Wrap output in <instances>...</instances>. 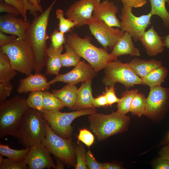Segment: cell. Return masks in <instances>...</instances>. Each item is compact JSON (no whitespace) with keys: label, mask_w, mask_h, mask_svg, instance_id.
<instances>
[{"label":"cell","mask_w":169,"mask_h":169,"mask_svg":"<svg viewBox=\"0 0 169 169\" xmlns=\"http://www.w3.org/2000/svg\"><path fill=\"white\" fill-rule=\"evenodd\" d=\"M57 0H54L40 15L34 17L26 31L25 39L29 45L33 55L34 74L40 73L48 60L47 42L49 37L47 28L50 13Z\"/></svg>","instance_id":"6da1fadb"},{"label":"cell","mask_w":169,"mask_h":169,"mask_svg":"<svg viewBox=\"0 0 169 169\" xmlns=\"http://www.w3.org/2000/svg\"><path fill=\"white\" fill-rule=\"evenodd\" d=\"M43 113L28 108L23 114L18 127L16 137L25 148H31L41 142L46 133Z\"/></svg>","instance_id":"7a4b0ae2"},{"label":"cell","mask_w":169,"mask_h":169,"mask_svg":"<svg viewBox=\"0 0 169 169\" xmlns=\"http://www.w3.org/2000/svg\"><path fill=\"white\" fill-rule=\"evenodd\" d=\"M91 38L86 36L80 37L74 33L66 38V44L72 48L80 56L86 60L97 73L104 69L107 64L117 58L112 56L104 49L98 48L91 42Z\"/></svg>","instance_id":"3957f363"},{"label":"cell","mask_w":169,"mask_h":169,"mask_svg":"<svg viewBox=\"0 0 169 169\" xmlns=\"http://www.w3.org/2000/svg\"><path fill=\"white\" fill-rule=\"evenodd\" d=\"M88 120L90 129L100 141L125 131L130 118L117 111L110 114L96 112L89 115Z\"/></svg>","instance_id":"277c9868"},{"label":"cell","mask_w":169,"mask_h":169,"mask_svg":"<svg viewBox=\"0 0 169 169\" xmlns=\"http://www.w3.org/2000/svg\"><path fill=\"white\" fill-rule=\"evenodd\" d=\"M26 99L16 96L0 104V137L16 136L21 119L28 108Z\"/></svg>","instance_id":"5b68a950"},{"label":"cell","mask_w":169,"mask_h":169,"mask_svg":"<svg viewBox=\"0 0 169 169\" xmlns=\"http://www.w3.org/2000/svg\"><path fill=\"white\" fill-rule=\"evenodd\" d=\"M0 50L8 56L13 69L26 76L33 71V54L25 39L18 38L14 41L1 47Z\"/></svg>","instance_id":"8992f818"},{"label":"cell","mask_w":169,"mask_h":169,"mask_svg":"<svg viewBox=\"0 0 169 169\" xmlns=\"http://www.w3.org/2000/svg\"><path fill=\"white\" fill-rule=\"evenodd\" d=\"M96 112L95 108H92L69 112L45 110L42 113L45 120L56 133L63 138L69 139H72L74 130L71 125L73 121L79 117Z\"/></svg>","instance_id":"52a82bcc"},{"label":"cell","mask_w":169,"mask_h":169,"mask_svg":"<svg viewBox=\"0 0 169 169\" xmlns=\"http://www.w3.org/2000/svg\"><path fill=\"white\" fill-rule=\"evenodd\" d=\"M46 136L42 143L50 153L62 161L69 167L76 162L75 148L72 139L63 138L56 133L46 121Z\"/></svg>","instance_id":"ba28073f"},{"label":"cell","mask_w":169,"mask_h":169,"mask_svg":"<svg viewBox=\"0 0 169 169\" xmlns=\"http://www.w3.org/2000/svg\"><path fill=\"white\" fill-rule=\"evenodd\" d=\"M104 69L102 81L106 86L115 85L119 82L128 89L134 85L143 84L141 78L134 72L128 63H123L117 59L109 63Z\"/></svg>","instance_id":"9c48e42d"},{"label":"cell","mask_w":169,"mask_h":169,"mask_svg":"<svg viewBox=\"0 0 169 169\" xmlns=\"http://www.w3.org/2000/svg\"><path fill=\"white\" fill-rule=\"evenodd\" d=\"M132 9L130 7H123L120 15V28L124 32L128 33L136 42L139 40L146 28L151 24L152 15L150 12L147 14L137 16L133 13Z\"/></svg>","instance_id":"30bf717a"},{"label":"cell","mask_w":169,"mask_h":169,"mask_svg":"<svg viewBox=\"0 0 169 169\" xmlns=\"http://www.w3.org/2000/svg\"><path fill=\"white\" fill-rule=\"evenodd\" d=\"M91 34L108 51V48L112 49L117 41L124 33L120 28L111 27L103 21L95 18L88 25Z\"/></svg>","instance_id":"8fae6325"},{"label":"cell","mask_w":169,"mask_h":169,"mask_svg":"<svg viewBox=\"0 0 169 169\" xmlns=\"http://www.w3.org/2000/svg\"><path fill=\"white\" fill-rule=\"evenodd\" d=\"M100 0H79L71 4L66 12L67 16L79 28L88 25L93 17V11Z\"/></svg>","instance_id":"7c38bea8"},{"label":"cell","mask_w":169,"mask_h":169,"mask_svg":"<svg viewBox=\"0 0 169 169\" xmlns=\"http://www.w3.org/2000/svg\"><path fill=\"white\" fill-rule=\"evenodd\" d=\"M97 73L90 64L84 60L80 61L70 71L64 74H59L49 82L51 84L59 82L75 85L92 80Z\"/></svg>","instance_id":"4fadbf2b"},{"label":"cell","mask_w":169,"mask_h":169,"mask_svg":"<svg viewBox=\"0 0 169 169\" xmlns=\"http://www.w3.org/2000/svg\"><path fill=\"white\" fill-rule=\"evenodd\" d=\"M169 104V89L161 86L150 88L146 98L145 115H156L165 110Z\"/></svg>","instance_id":"5bb4252c"},{"label":"cell","mask_w":169,"mask_h":169,"mask_svg":"<svg viewBox=\"0 0 169 169\" xmlns=\"http://www.w3.org/2000/svg\"><path fill=\"white\" fill-rule=\"evenodd\" d=\"M50 154L41 142L30 148L24 161L30 169H56Z\"/></svg>","instance_id":"9a60e30c"},{"label":"cell","mask_w":169,"mask_h":169,"mask_svg":"<svg viewBox=\"0 0 169 169\" xmlns=\"http://www.w3.org/2000/svg\"><path fill=\"white\" fill-rule=\"evenodd\" d=\"M17 16L8 14L0 18V31L4 33L14 35L18 38L24 39L26 31L30 22Z\"/></svg>","instance_id":"2e32d148"},{"label":"cell","mask_w":169,"mask_h":169,"mask_svg":"<svg viewBox=\"0 0 169 169\" xmlns=\"http://www.w3.org/2000/svg\"><path fill=\"white\" fill-rule=\"evenodd\" d=\"M119 8L113 2L105 0L100 2L93 11V17L103 21L109 26L120 28V21L116 14Z\"/></svg>","instance_id":"e0dca14e"},{"label":"cell","mask_w":169,"mask_h":169,"mask_svg":"<svg viewBox=\"0 0 169 169\" xmlns=\"http://www.w3.org/2000/svg\"><path fill=\"white\" fill-rule=\"evenodd\" d=\"M51 84L45 76L40 73L31 74L20 80L17 89L19 94L49 90Z\"/></svg>","instance_id":"ac0fdd59"},{"label":"cell","mask_w":169,"mask_h":169,"mask_svg":"<svg viewBox=\"0 0 169 169\" xmlns=\"http://www.w3.org/2000/svg\"><path fill=\"white\" fill-rule=\"evenodd\" d=\"M139 41L150 56H155L162 52L165 47L161 37L155 30L153 25L145 31Z\"/></svg>","instance_id":"d6986e66"},{"label":"cell","mask_w":169,"mask_h":169,"mask_svg":"<svg viewBox=\"0 0 169 169\" xmlns=\"http://www.w3.org/2000/svg\"><path fill=\"white\" fill-rule=\"evenodd\" d=\"M132 39L128 33L124 32L123 35L118 39L114 46L110 54L116 58L125 55L139 56L140 51L134 46Z\"/></svg>","instance_id":"ffe728a7"},{"label":"cell","mask_w":169,"mask_h":169,"mask_svg":"<svg viewBox=\"0 0 169 169\" xmlns=\"http://www.w3.org/2000/svg\"><path fill=\"white\" fill-rule=\"evenodd\" d=\"M92 80L82 83L78 89L76 101L74 110H76L95 108L93 106L94 98L92 94Z\"/></svg>","instance_id":"44dd1931"},{"label":"cell","mask_w":169,"mask_h":169,"mask_svg":"<svg viewBox=\"0 0 169 169\" xmlns=\"http://www.w3.org/2000/svg\"><path fill=\"white\" fill-rule=\"evenodd\" d=\"M134 72L141 78L155 69L161 66V62L155 59L144 60L135 58L128 63Z\"/></svg>","instance_id":"7402d4cb"},{"label":"cell","mask_w":169,"mask_h":169,"mask_svg":"<svg viewBox=\"0 0 169 169\" xmlns=\"http://www.w3.org/2000/svg\"><path fill=\"white\" fill-rule=\"evenodd\" d=\"M63 46L58 49L54 48L50 44L48 49V60L46 65L45 74L47 75H57L62 67L61 55Z\"/></svg>","instance_id":"603a6c76"},{"label":"cell","mask_w":169,"mask_h":169,"mask_svg":"<svg viewBox=\"0 0 169 169\" xmlns=\"http://www.w3.org/2000/svg\"><path fill=\"white\" fill-rule=\"evenodd\" d=\"M77 90L75 85L68 84L61 89L53 90L52 93L64 103L66 106L74 110L76 100Z\"/></svg>","instance_id":"cb8c5ba5"},{"label":"cell","mask_w":169,"mask_h":169,"mask_svg":"<svg viewBox=\"0 0 169 169\" xmlns=\"http://www.w3.org/2000/svg\"><path fill=\"white\" fill-rule=\"evenodd\" d=\"M167 74V69L162 65L142 78L143 84L148 85L150 88L161 86Z\"/></svg>","instance_id":"d4e9b609"},{"label":"cell","mask_w":169,"mask_h":169,"mask_svg":"<svg viewBox=\"0 0 169 169\" xmlns=\"http://www.w3.org/2000/svg\"><path fill=\"white\" fill-rule=\"evenodd\" d=\"M17 73L11 68L8 56L0 50V83H10Z\"/></svg>","instance_id":"484cf974"},{"label":"cell","mask_w":169,"mask_h":169,"mask_svg":"<svg viewBox=\"0 0 169 169\" xmlns=\"http://www.w3.org/2000/svg\"><path fill=\"white\" fill-rule=\"evenodd\" d=\"M151 9L150 12L152 15H156L162 20L163 24L166 28H169V12L166 6V3L169 5V0H149Z\"/></svg>","instance_id":"4316f807"},{"label":"cell","mask_w":169,"mask_h":169,"mask_svg":"<svg viewBox=\"0 0 169 169\" xmlns=\"http://www.w3.org/2000/svg\"><path fill=\"white\" fill-rule=\"evenodd\" d=\"M30 148H25L21 150L11 148L8 145L0 144V154L6 156L8 159L16 161H24Z\"/></svg>","instance_id":"83f0119b"},{"label":"cell","mask_w":169,"mask_h":169,"mask_svg":"<svg viewBox=\"0 0 169 169\" xmlns=\"http://www.w3.org/2000/svg\"><path fill=\"white\" fill-rule=\"evenodd\" d=\"M43 105L45 110L48 111L60 110L65 105L54 94L47 90L43 91Z\"/></svg>","instance_id":"f1b7e54d"},{"label":"cell","mask_w":169,"mask_h":169,"mask_svg":"<svg viewBox=\"0 0 169 169\" xmlns=\"http://www.w3.org/2000/svg\"><path fill=\"white\" fill-rule=\"evenodd\" d=\"M64 46L66 51L61 55L62 67L75 66L80 62L81 57L68 44H66Z\"/></svg>","instance_id":"f546056e"},{"label":"cell","mask_w":169,"mask_h":169,"mask_svg":"<svg viewBox=\"0 0 169 169\" xmlns=\"http://www.w3.org/2000/svg\"><path fill=\"white\" fill-rule=\"evenodd\" d=\"M138 92L137 89L127 90L123 92L121 95L122 100L117 105V111L124 114L129 112L133 99Z\"/></svg>","instance_id":"4dcf8cb0"},{"label":"cell","mask_w":169,"mask_h":169,"mask_svg":"<svg viewBox=\"0 0 169 169\" xmlns=\"http://www.w3.org/2000/svg\"><path fill=\"white\" fill-rule=\"evenodd\" d=\"M146 103V98L145 95L138 92L131 102L130 111L132 114L139 117L145 115Z\"/></svg>","instance_id":"1f68e13d"},{"label":"cell","mask_w":169,"mask_h":169,"mask_svg":"<svg viewBox=\"0 0 169 169\" xmlns=\"http://www.w3.org/2000/svg\"><path fill=\"white\" fill-rule=\"evenodd\" d=\"M29 108L36 109L42 113L45 110L43 105V91L30 92L26 99Z\"/></svg>","instance_id":"d6a6232c"},{"label":"cell","mask_w":169,"mask_h":169,"mask_svg":"<svg viewBox=\"0 0 169 169\" xmlns=\"http://www.w3.org/2000/svg\"><path fill=\"white\" fill-rule=\"evenodd\" d=\"M56 17L59 20L58 29L63 33L69 32L76 26V23L70 19L65 18L64 13L62 9L58 8L56 12Z\"/></svg>","instance_id":"836d02e7"},{"label":"cell","mask_w":169,"mask_h":169,"mask_svg":"<svg viewBox=\"0 0 169 169\" xmlns=\"http://www.w3.org/2000/svg\"><path fill=\"white\" fill-rule=\"evenodd\" d=\"M75 148L76 162L74 166L75 169H87L86 163V151L83 146L81 144L77 146L73 144Z\"/></svg>","instance_id":"e575fe53"},{"label":"cell","mask_w":169,"mask_h":169,"mask_svg":"<svg viewBox=\"0 0 169 169\" xmlns=\"http://www.w3.org/2000/svg\"><path fill=\"white\" fill-rule=\"evenodd\" d=\"M50 39L51 44L55 49L63 46L64 44H66L65 33L61 32L58 28L55 29L52 32L50 36Z\"/></svg>","instance_id":"d590c367"},{"label":"cell","mask_w":169,"mask_h":169,"mask_svg":"<svg viewBox=\"0 0 169 169\" xmlns=\"http://www.w3.org/2000/svg\"><path fill=\"white\" fill-rule=\"evenodd\" d=\"M77 137L78 144L80 141L88 147L91 146L95 141L93 134L90 131L85 128L79 129V134Z\"/></svg>","instance_id":"8d00e7d4"},{"label":"cell","mask_w":169,"mask_h":169,"mask_svg":"<svg viewBox=\"0 0 169 169\" xmlns=\"http://www.w3.org/2000/svg\"><path fill=\"white\" fill-rule=\"evenodd\" d=\"M27 165L24 161H16L7 158L4 159L0 165V169H26Z\"/></svg>","instance_id":"74e56055"},{"label":"cell","mask_w":169,"mask_h":169,"mask_svg":"<svg viewBox=\"0 0 169 169\" xmlns=\"http://www.w3.org/2000/svg\"><path fill=\"white\" fill-rule=\"evenodd\" d=\"M12 5L17 8L20 12L22 17L27 20V11L28 10L26 3L24 0H0Z\"/></svg>","instance_id":"f35d334b"},{"label":"cell","mask_w":169,"mask_h":169,"mask_svg":"<svg viewBox=\"0 0 169 169\" xmlns=\"http://www.w3.org/2000/svg\"><path fill=\"white\" fill-rule=\"evenodd\" d=\"M109 86L108 87L106 86L105 91L103 92V94L106 97L108 105L111 106L115 103H118L120 102L122 98L121 97L120 98H119L116 95L114 85Z\"/></svg>","instance_id":"ab89813d"},{"label":"cell","mask_w":169,"mask_h":169,"mask_svg":"<svg viewBox=\"0 0 169 169\" xmlns=\"http://www.w3.org/2000/svg\"><path fill=\"white\" fill-rule=\"evenodd\" d=\"M86 163L89 169H102V163L98 162L91 151L89 150L86 155Z\"/></svg>","instance_id":"60d3db41"},{"label":"cell","mask_w":169,"mask_h":169,"mask_svg":"<svg viewBox=\"0 0 169 169\" xmlns=\"http://www.w3.org/2000/svg\"><path fill=\"white\" fill-rule=\"evenodd\" d=\"M13 85L10 83L3 84L0 83V102L6 100L10 96L13 90Z\"/></svg>","instance_id":"b9f144b4"},{"label":"cell","mask_w":169,"mask_h":169,"mask_svg":"<svg viewBox=\"0 0 169 169\" xmlns=\"http://www.w3.org/2000/svg\"><path fill=\"white\" fill-rule=\"evenodd\" d=\"M0 12H5L16 16H18L20 14L19 10L13 6L8 4L3 1H0Z\"/></svg>","instance_id":"7bdbcfd3"},{"label":"cell","mask_w":169,"mask_h":169,"mask_svg":"<svg viewBox=\"0 0 169 169\" xmlns=\"http://www.w3.org/2000/svg\"><path fill=\"white\" fill-rule=\"evenodd\" d=\"M123 7L139 8L144 6L146 3L147 0H120Z\"/></svg>","instance_id":"ee69618b"},{"label":"cell","mask_w":169,"mask_h":169,"mask_svg":"<svg viewBox=\"0 0 169 169\" xmlns=\"http://www.w3.org/2000/svg\"><path fill=\"white\" fill-rule=\"evenodd\" d=\"M18 38L16 35H12L9 36L2 32H0V45L2 46L12 43L16 40Z\"/></svg>","instance_id":"f6af8a7d"},{"label":"cell","mask_w":169,"mask_h":169,"mask_svg":"<svg viewBox=\"0 0 169 169\" xmlns=\"http://www.w3.org/2000/svg\"><path fill=\"white\" fill-rule=\"evenodd\" d=\"M108 105L105 95L103 94L102 95L98 96L94 98L93 106L95 108L100 107H107Z\"/></svg>","instance_id":"bcb514c9"},{"label":"cell","mask_w":169,"mask_h":169,"mask_svg":"<svg viewBox=\"0 0 169 169\" xmlns=\"http://www.w3.org/2000/svg\"><path fill=\"white\" fill-rule=\"evenodd\" d=\"M155 168L169 169V160L160 157L156 161Z\"/></svg>","instance_id":"7dc6e473"},{"label":"cell","mask_w":169,"mask_h":169,"mask_svg":"<svg viewBox=\"0 0 169 169\" xmlns=\"http://www.w3.org/2000/svg\"><path fill=\"white\" fill-rule=\"evenodd\" d=\"M160 157L169 160V144L164 146L160 152Z\"/></svg>","instance_id":"c3c4849f"},{"label":"cell","mask_w":169,"mask_h":169,"mask_svg":"<svg viewBox=\"0 0 169 169\" xmlns=\"http://www.w3.org/2000/svg\"><path fill=\"white\" fill-rule=\"evenodd\" d=\"M102 169H120L121 167L116 164L108 163H102Z\"/></svg>","instance_id":"681fc988"},{"label":"cell","mask_w":169,"mask_h":169,"mask_svg":"<svg viewBox=\"0 0 169 169\" xmlns=\"http://www.w3.org/2000/svg\"><path fill=\"white\" fill-rule=\"evenodd\" d=\"M56 161L57 162V165H56L57 169L64 168V163L62 161L57 158Z\"/></svg>","instance_id":"f907efd6"},{"label":"cell","mask_w":169,"mask_h":169,"mask_svg":"<svg viewBox=\"0 0 169 169\" xmlns=\"http://www.w3.org/2000/svg\"><path fill=\"white\" fill-rule=\"evenodd\" d=\"M161 144L164 146L169 144V131L166 133Z\"/></svg>","instance_id":"816d5d0a"},{"label":"cell","mask_w":169,"mask_h":169,"mask_svg":"<svg viewBox=\"0 0 169 169\" xmlns=\"http://www.w3.org/2000/svg\"><path fill=\"white\" fill-rule=\"evenodd\" d=\"M163 42L165 47L169 49V34L165 37L163 40Z\"/></svg>","instance_id":"f5cc1de1"},{"label":"cell","mask_w":169,"mask_h":169,"mask_svg":"<svg viewBox=\"0 0 169 169\" xmlns=\"http://www.w3.org/2000/svg\"><path fill=\"white\" fill-rule=\"evenodd\" d=\"M32 5L34 6H39L41 0H28Z\"/></svg>","instance_id":"db71d44e"},{"label":"cell","mask_w":169,"mask_h":169,"mask_svg":"<svg viewBox=\"0 0 169 169\" xmlns=\"http://www.w3.org/2000/svg\"><path fill=\"white\" fill-rule=\"evenodd\" d=\"M24 0L26 3L27 5L28 10H31L33 8V6L31 4H30L28 1V0Z\"/></svg>","instance_id":"11a10c76"},{"label":"cell","mask_w":169,"mask_h":169,"mask_svg":"<svg viewBox=\"0 0 169 169\" xmlns=\"http://www.w3.org/2000/svg\"><path fill=\"white\" fill-rule=\"evenodd\" d=\"M3 156L0 154V165L1 164L3 163L4 158H3Z\"/></svg>","instance_id":"9f6ffc18"}]
</instances>
